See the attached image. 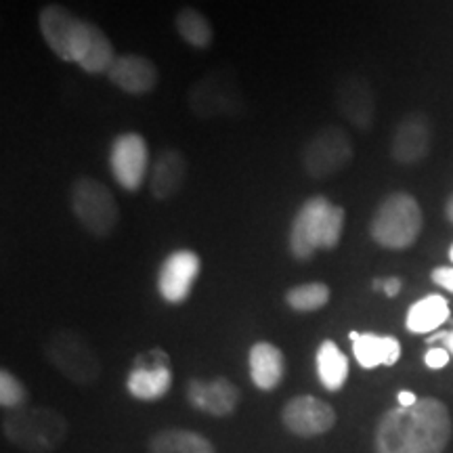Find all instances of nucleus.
<instances>
[{"mask_svg": "<svg viewBox=\"0 0 453 453\" xmlns=\"http://www.w3.org/2000/svg\"><path fill=\"white\" fill-rule=\"evenodd\" d=\"M451 437L447 407L434 396L384 413L376 430V453H443Z\"/></svg>", "mask_w": 453, "mask_h": 453, "instance_id": "nucleus-1", "label": "nucleus"}, {"mask_svg": "<svg viewBox=\"0 0 453 453\" xmlns=\"http://www.w3.org/2000/svg\"><path fill=\"white\" fill-rule=\"evenodd\" d=\"M344 208L324 196L311 197L300 206L290 226V252L300 260L313 257L317 250H334L342 237Z\"/></svg>", "mask_w": 453, "mask_h": 453, "instance_id": "nucleus-2", "label": "nucleus"}, {"mask_svg": "<svg viewBox=\"0 0 453 453\" xmlns=\"http://www.w3.org/2000/svg\"><path fill=\"white\" fill-rule=\"evenodd\" d=\"M424 225L422 208L405 191L390 194L372 217L370 235L378 246L388 250H405L413 246Z\"/></svg>", "mask_w": 453, "mask_h": 453, "instance_id": "nucleus-3", "label": "nucleus"}, {"mask_svg": "<svg viewBox=\"0 0 453 453\" xmlns=\"http://www.w3.org/2000/svg\"><path fill=\"white\" fill-rule=\"evenodd\" d=\"M3 433L11 443L30 453H50L67 437V422L49 407H21L3 420Z\"/></svg>", "mask_w": 453, "mask_h": 453, "instance_id": "nucleus-4", "label": "nucleus"}, {"mask_svg": "<svg viewBox=\"0 0 453 453\" xmlns=\"http://www.w3.org/2000/svg\"><path fill=\"white\" fill-rule=\"evenodd\" d=\"M70 206L73 217L88 234L107 237L120 220V206L107 187L97 179L81 177L72 183Z\"/></svg>", "mask_w": 453, "mask_h": 453, "instance_id": "nucleus-5", "label": "nucleus"}, {"mask_svg": "<svg viewBox=\"0 0 453 453\" xmlns=\"http://www.w3.org/2000/svg\"><path fill=\"white\" fill-rule=\"evenodd\" d=\"M38 27L49 49L59 57L61 61L78 64L87 49L93 21L73 15L64 4H44L38 13Z\"/></svg>", "mask_w": 453, "mask_h": 453, "instance_id": "nucleus-6", "label": "nucleus"}, {"mask_svg": "<svg viewBox=\"0 0 453 453\" xmlns=\"http://www.w3.org/2000/svg\"><path fill=\"white\" fill-rule=\"evenodd\" d=\"M44 355L67 380L76 384H90L101 376V361L97 353L76 332H55L44 344Z\"/></svg>", "mask_w": 453, "mask_h": 453, "instance_id": "nucleus-7", "label": "nucleus"}, {"mask_svg": "<svg viewBox=\"0 0 453 453\" xmlns=\"http://www.w3.org/2000/svg\"><path fill=\"white\" fill-rule=\"evenodd\" d=\"M353 139L342 127H324L303 150V168L311 179H330L353 162Z\"/></svg>", "mask_w": 453, "mask_h": 453, "instance_id": "nucleus-8", "label": "nucleus"}, {"mask_svg": "<svg viewBox=\"0 0 453 453\" xmlns=\"http://www.w3.org/2000/svg\"><path fill=\"white\" fill-rule=\"evenodd\" d=\"M110 168L116 183L127 191H137L150 170V147L137 133H124L113 139Z\"/></svg>", "mask_w": 453, "mask_h": 453, "instance_id": "nucleus-9", "label": "nucleus"}, {"mask_svg": "<svg viewBox=\"0 0 453 453\" xmlns=\"http://www.w3.org/2000/svg\"><path fill=\"white\" fill-rule=\"evenodd\" d=\"M430 147H433V124L424 113L413 111L395 127L390 137V157L396 164L413 166L430 154Z\"/></svg>", "mask_w": 453, "mask_h": 453, "instance_id": "nucleus-10", "label": "nucleus"}, {"mask_svg": "<svg viewBox=\"0 0 453 453\" xmlns=\"http://www.w3.org/2000/svg\"><path fill=\"white\" fill-rule=\"evenodd\" d=\"M202 260L194 250H174L168 254L157 273V290L170 304L185 303L200 275Z\"/></svg>", "mask_w": 453, "mask_h": 453, "instance_id": "nucleus-11", "label": "nucleus"}, {"mask_svg": "<svg viewBox=\"0 0 453 453\" xmlns=\"http://www.w3.org/2000/svg\"><path fill=\"white\" fill-rule=\"evenodd\" d=\"M281 420L286 428L298 437H317V434H324L334 428L336 411L326 401L303 395L288 401V405L281 411Z\"/></svg>", "mask_w": 453, "mask_h": 453, "instance_id": "nucleus-12", "label": "nucleus"}, {"mask_svg": "<svg viewBox=\"0 0 453 453\" xmlns=\"http://www.w3.org/2000/svg\"><path fill=\"white\" fill-rule=\"evenodd\" d=\"M173 384V372H170L168 357L162 350H151V353L141 355L134 361L133 372L128 373V393L134 399L156 401L168 393Z\"/></svg>", "mask_w": 453, "mask_h": 453, "instance_id": "nucleus-13", "label": "nucleus"}, {"mask_svg": "<svg viewBox=\"0 0 453 453\" xmlns=\"http://www.w3.org/2000/svg\"><path fill=\"white\" fill-rule=\"evenodd\" d=\"M338 111L359 130H370L376 120V99L365 78L349 76L338 82L336 88Z\"/></svg>", "mask_w": 453, "mask_h": 453, "instance_id": "nucleus-14", "label": "nucleus"}, {"mask_svg": "<svg viewBox=\"0 0 453 453\" xmlns=\"http://www.w3.org/2000/svg\"><path fill=\"white\" fill-rule=\"evenodd\" d=\"M189 107L200 118H217L234 113L242 107V97L231 88V81L206 76L189 93Z\"/></svg>", "mask_w": 453, "mask_h": 453, "instance_id": "nucleus-15", "label": "nucleus"}, {"mask_svg": "<svg viewBox=\"0 0 453 453\" xmlns=\"http://www.w3.org/2000/svg\"><path fill=\"white\" fill-rule=\"evenodd\" d=\"M111 84L128 95H147L157 87V67L143 55H120L107 72Z\"/></svg>", "mask_w": 453, "mask_h": 453, "instance_id": "nucleus-16", "label": "nucleus"}, {"mask_svg": "<svg viewBox=\"0 0 453 453\" xmlns=\"http://www.w3.org/2000/svg\"><path fill=\"white\" fill-rule=\"evenodd\" d=\"M187 401L203 413L223 418L229 416L240 401V390L226 378H214V380H191L187 384Z\"/></svg>", "mask_w": 453, "mask_h": 453, "instance_id": "nucleus-17", "label": "nucleus"}, {"mask_svg": "<svg viewBox=\"0 0 453 453\" xmlns=\"http://www.w3.org/2000/svg\"><path fill=\"white\" fill-rule=\"evenodd\" d=\"M187 179V160L179 150H166L154 162L150 174V191L156 200L177 196Z\"/></svg>", "mask_w": 453, "mask_h": 453, "instance_id": "nucleus-18", "label": "nucleus"}, {"mask_svg": "<svg viewBox=\"0 0 453 453\" xmlns=\"http://www.w3.org/2000/svg\"><path fill=\"white\" fill-rule=\"evenodd\" d=\"M353 340V355L357 364L365 370L380 365H395L401 357V344L393 336H378V334L350 332Z\"/></svg>", "mask_w": 453, "mask_h": 453, "instance_id": "nucleus-19", "label": "nucleus"}, {"mask_svg": "<svg viewBox=\"0 0 453 453\" xmlns=\"http://www.w3.org/2000/svg\"><path fill=\"white\" fill-rule=\"evenodd\" d=\"M250 376L254 387L260 390H273L280 387L283 372H286V359L283 353L271 342H257L250 349Z\"/></svg>", "mask_w": 453, "mask_h": 453, "instance_id": "nucleus-20", "label": "nucleus"}, {"mask_svg": "<svg viewBox=\"0 0 453 453\" xmlns=\"http://www.w3.org/2000/svg\"><path fill=\"white\" fill-rule=\"evenodd\" d=\"M449 319V303L441 294H428L407 311L405 327L413 334H430Z\"/></svg>", "mask_w": 453, "mask_h": 453, "instance_id": "nucleus-21", "label": "nucleus"}, {"mask_svg": "<svg viewBox=\"0 0 453 453\" xmlns=\"http://www.w3.org/2000/svg\"><path fill=\"white\" fill-rule=\"evenodd\" d=\"M150 453H217L211 441L191 430H162L151 437Z\"/></svg>", "mask_w": 453, "mask_h": 453, "instance_id": "nucleus-22", "label": "nucleus"}, {"mask_svg": "<svg viewBox=\"0 0 453 453\" xmlns=\"http://www.w3.org/2000/svg\"><path fill=\"white\" fill-rule=\"evenodd\" d=\"M317 373L327 390H340L349 378V359L334 340H326L317 350Z\"/></svg>", "mask_w": 453, "mask_h": 453, "instance_id": "nucleus-23", "label": "nucleus"}, {"mask_svg": "<svg viewBox=\"0 0 453 453\" xmlns=\"http://www.w3.org/2000/svg\"><path fill=\"white\" fill-rule=\"evenodd\" d=\"M174 27H177L179 36L189 44V47L206 50L211 49L214 41L212 24L208 17L194 7H183L174 15Z\"/></svg>", "mask_w": 453, "mask_h": 453, "instance_id": "nucleus-24", "label": "nucleus"}, {"mask_svg": "<svg viewBox=\"0 0 453 453\" xmlns=\"http://www.w3.org/2000/svg\"><path fill=\"white\" fill-rule=\"evenodd\" d=\"M327 300H330V288L321 281L303 283V286L292 288L286 294L288 307L300 311V313H311V311L326 307Z\"/></svg>", "mask_w": 453, "mask_h": 453, "instance_id": "nucleus-25", "label": "nucleus"}, {"mask_svg": "<svg viewBox=\"0 0 453 453\" xmlns=\"http://www.w3.org/2000/svg\"><path fill=\"white\" fill-rule=\"evenodd\" d=\"M26 401L27 390L24 388V384L17 380L11 372H0V403H3V407H7L11 411L21 410V407H26Z\"/></svg>", "mask_w": 453, "mask_h": 453, "instance_id": "nucleus-26", "label": "nucleus"}, {"mask_svg": "<svg viewBox=\"0 0 453 453\" xmlns=\"http://www.w3.org/2000/svg\"><path fill=\"white\" fill-rule=\"evenodd\" d=\"M449 350L443 347L430 349L426 355H424V364H426L430 370H443V367L449 364Z\"/></svg>", "mask_w": 453, "mask_h": 453, "instance_id": "nucleus-27", "label": "nucleus"}, {"mask_svg": "<svg viewBox=\"0 0 453 453\" xmlns=\"http://www.w3.org/2000/svg\"><path fill=\"white\" fill-rule=\"evenodd\" d=\"M433 281L439 288L453 294V267H437L433 271Z\"/></svg>", "mask_w": 453, "mask_h": 453, "instance_id": "nucleus-28", "label": "nucleus"}, {"mask_svg": "<svg viewBox=\"0 0 453 453\" xmlns=\"http://www.w3.org/2000/svg\"><path fill=\"white\" fill-rule=\"evenodd\" d=\"M373 288H376V290H384V294H387V296H396V294L401 292V280L399 277H388V280H376L373 281Z\"/></svg>", "mask_w": 453, "mask_h": 453, "instance_id": "nucleus-29", "label": "nucleus"}, {"mask_svg": "<svg viewBox=\"0 0 453 453\" xmlns=\"http://www.w3.org/2000/svg\"><path fill=\"white\" fill-rule=\"evenodd\" d=\"M396 401H399V407H413L420 399H418L416 393H411V390H401V393L396 395Z\"/></svg>", "mask_w": 453, "mask_h": 453, "instance_id": "nucleus-30", "label": "nucleus"}, {"mask_svg": "<svg viewBox=\"0 0 453 453\" xmlns=\"http://www.w3.org/2000/svg\"><path fill=\"white\" fill-rule=\"evenodd\" d=\"M439 340L445 344V349L453 355V332H445V334H437V336H430V342H439Z\"/></svg>", "mask_w": 453, "mask_h": 453, "instance_id": "nucleus-31", "label": "nucleus"}, {"mask_svg": "<svg viewBox=\"0 0 453 453\" xmlns=\"http://www.w3.org/2000/svg\"><path fill=\"white\" fill-rule=\"evenodd\" d=\"M445 217L449 223H453V194L449 196V200H447V203H445Z\"/></svg>", "mask_w": 453, "mask_h": 453, "instance_id": "nucleus-32", "label": "nucleus"}, {"mask_svg": "<svg viewBox=\"0 0 453 453\" xmlns=\"http://www.w3.org/2000/svg\"><path fill=\"white\" fill-rule=\"evenodd\" d=\"M449 260L453 263V243H451V248H449Z\"/></svg>", "mask_w": 453, "mask_h": 453, "instance_id": "nucleus-33", "label": "nucleus"}]
</instances>
